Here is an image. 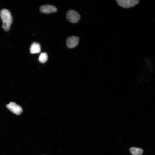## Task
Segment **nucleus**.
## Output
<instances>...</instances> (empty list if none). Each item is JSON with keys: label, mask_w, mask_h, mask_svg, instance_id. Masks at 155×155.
<instances>
[{"label": "nucleus", "mask_w": 155, "mask_h": 155, "mask_svg": "<svg viewBox=\"0 0 155 155\" xmlns=\"http://www.w3.org/2000/svg\"><path fill=\"white\" fill-rule=\"evenodd\" d=\"M0 15L3 22V28L6 31H9L13 22L11 13L8 10L4 9L1 11Z\"/></svg>", "instance_id": "1"}, {"label": "nucleus", "mask_w": 155, "mask_h": 155, "mask_svg": "<svg viewBox=\"0 0 155 155\" xmlns=\"http://www.w3.org/2000/svg\"><path fill=\"white\" fill-rule=\"evenodd\" d=\"M120 6L125 8H129L135 6L139 3L138 0H117Z\"/></svg>", "instance_id": "2"}, {"label": "nucleus", "mask_w": 155, "mask_h": 155, "mask_svg": "<svg viewBox=\"0 0 155 155\" xmlns=\"http://www.w3.org/2000/svg\"><path fill=\"white\" fill-rule=\"evenodd\" d=\"M66 16L68 20L73 23L78 22L80 18L79 14L76 11L73 10L68 11L67 13Z\"/></svg>", "instance_id": "3"}, {"label": "nucleus", "mask_w": 155, "mask_h": 155, "mask_svg": "<svg viewBox=\"0 0 155 155\" xmlns=\"http://www.w3.org/2000/svg\"><path fill=\"white\" fill-rule=\"evenodd\" d=\"M7 108L13 113L18 115L22 112V109L20 106L15 102H11L7 106Z\"/></svg>", "instance_id": "4"}, {"label": "nucleus", "mask_w": 155, "mask_h": 155, "mask_svg": "<svg viewBox=\"0 0 155 155\" xmlns=\"http://www.w3.org/2000/svg\"><path fill=\"white\" fill-rule=\"evenodd\" d=\"M79 38L77 36H72L67 38V45L69 48H74L78 44Z\"/></svg>", "instance_id": "5"}, {"label": "nucleus", "mask_w": 155, "mask_h": 155, "mask_svg": "<svg viewBox=\"0 0 155 155\" xmlns=\"http://www.w3.org/2000/svg\"><path fill=\"white\" fill-rule=\"evenodd\" d=\"M40 11L42 13L49 14L56 12L57 9L54 6L46 5L41 6L40 8Z\"/></svg>", "instance_id": "6"}, {"label": "nucleus", "mask_w": 155, "mask_h": 155, "mask_svg": "<svg viewBox=\"0 0 155 155\" xmlns=\"http://www.w3.org/2000/svg\"><path fill=\"white\" fill-rule=\"evenodd\" d=\"M30 50L31 53H39L41 51V46L39 43L34 42L31 45Z\"/></svg>", "instance_id": "7"}, {"label": "nucleus", "mask_w": 155, "mask_h": 155, "mask_svg": "<svg viewBox=\"0 0 155 155\" xmlns=\"http://www.w3.org/2000/svg\"><path fill=\"white\" fill-rule=\"evenodd\" d=\"M130 152L133 155H142L143 150L140 148L132 147L130 148Z\"/></svg>", "instance_id": "8"}, {"label": "nucleus", "mask_w": 155, "mask_h": 155, "mask_svg": "<svg viewBox=\"0 0 155 155\" xmlns=\"http://www.w3.org/2000/svg\"><path fill=\"white\" fill-rule=\"evenodd\" d=\"M48 57V55L46 53H42L39 57V60L40 63H44L47 60Z\"/></svg>", "instance_id": "9"}]
</instances>
